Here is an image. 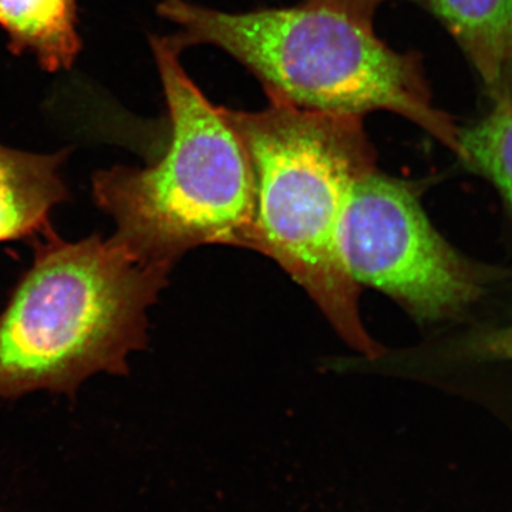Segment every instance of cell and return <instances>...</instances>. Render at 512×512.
<instances>
[{"instance_id": "6da1fadb", "label": "cell", "mask_w": 512, "mask_h": 512, "mask_svg": "<svg viewBox=\"0 0 512 512\" xmlns=\"http://www.w3.org/2000/svg\"><path fill=\"white\" fill-rule=\"evenodd\" d=\"M244 140L256 184V251L311 296L340 338L382 355L359 313V285L343 255V221L356 184L376 171L363 117L269 99L262 111L224 109Z\"/></svg>"}, {"instance_id": "5b68a950", "label": "cell", "mask_w": 512, "mask_h": 512, "mask_svg": "<svg viewBox=\"0 0 512 512\" xmlns=\"http://www.w3.org/2000/svg\"><path fill=\"white\" fill-rule=\"evenodd\" d=\"M342 245L357 285L386 293L420 322L454 318L483 288L476 266L430 224L412 185L377 171L352 192Z\"/></svg>"}, {"instance_id": "9c48e42d", "label": "cell", "mask_w": 512, "mask_h": 512, "mask_svg": "<svg viewBox=\"0 0 512 512\" xmlns=\"http://www.w3.org/2000/svg\"><path fill=\"white\" fill-rule=\"evenodd\" d=\"M457 156L493 181L512 210L511 101H501L476 126L458 131Z\"/></svg>"}, {"instance_id": "3957f363", "label": "cell", "mask_w": 512, "mask_h": 512, "mask_svg": "<svg viewBox=\"0 0 512 512\" xmlns=\"http://www.w3.org/2000/svg\"><path fill=\"white\" fill-rule=\"evenodd\" d=\"M158 15L178 30L175 49L214 46L247 67L269 99L306 110L363 117L390 111L458 150V130L431 104L420 59L399 53L373 25L318 3L222 12L161 0Z\"/></svg>"}, {"instance_id": "52a82bcc", "label": "cell", "mask_w": 512, "mask_h": 512, "mask_svg": "<svg viewBox=\"0 0 512 512\" xmlns=\"http://www.w3.org/2000/svg\"><path fill=\"white\" fill-rule=\"evenodd\" d=\"M77 0H0V28L13 53H32L47 72L72 67L82 49Z\"/></svg>"}, {"instance_id": "8992f818", "label": "cell", "mask_w": 512, "mask_h": 512, "mask_svg": "<svg viewBox=\"0 0 512 512\" xmlns=\"http://www.w3.org/2000/svg\"><path fill=\"white\" fill-rule=\"evenodd\" d=\"M69 151L37 154L0 146V242L33 239L69 198L60 168Z\"/></svg>"}, {"instance_id": "ba28073f", "label": "cell", "mask_w": 512, "mask_h": 512, "mask_svg": "<svg viewBox=\"0 0 512 512\" xmlns=\"http://www.w3.org/2000/svg\"><path fill=\"white\" fill-rule=\"evenodd\" d=\"M456 37L485 82L498 86L512 67V0H424Z\"/></svg>"}, {"instance_id": "8fae6325", "label": "cell", "mask_w": 512, "mask_h": 512, "mask_svg": "<svg viewBox=\"0 0 512 512\" xmlns=\"http://www.w3.org/2000/svg\"><path fill=\"white\" fill-rule=\"evenodd\" d=\"M306 2L329 6V8L340 10V12L352 16V18L373 25L377 9L389 0H306Z\"/></svg>"}, {"instance_id": "7a4b0ae2", "label": "cell", "mask_w": 512, "mask_h": 512, "mask_svg": "<svg viewBox=\"0 0 512 512\" xmlns=\"http://www.w3.org/2000/svg\"><path fill=\"white\" fill-rule=\"evenodd\" d=\"M32 242L33 264L0 313V399L74 394L99 373L127 375L171 269L113 237L64 241L52 225Z\"/></svg>"}, {"instance_id": "277c9868", "label": "cell", "mask_w": 512, "mask_h": 512, "mask_svg": "<svg viewBox=\"0 0 512 512\" xmlns=\"http://www.w3.org/2000/svg\"><path fill=\"white\" fill-rule=\"evenodd\" d=\"M170 138L146 168L93 175L97 207L116 225L113 238L144 264L173 268L201 245L256 251V184L244 140L224 107L211 103L167 37L151 39Z\"/></svg>"}, {"instance_id": "30bf717a", "label": "cell", "mask_w": 512, "mask_h": 512, "mask_svg": "<svg viewBox=\"0 0 512 512\" xmlns=\"http://www.w3.org/2000/svg\"><path fill=\"white\" fill-rule=\"evenodd\" d=\"M464 353L476 359L512 362V322L501 328L474 333L464 343Z\"/></svg>"}]
</instances>
